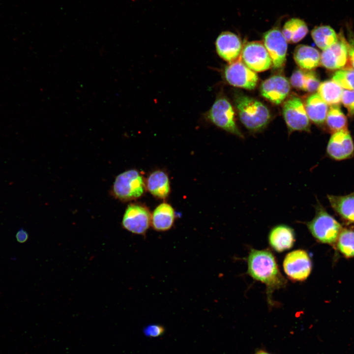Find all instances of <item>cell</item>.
<instances>
[{"instance_id": "7402d4cb", "label": "cell", "mask_w": 354, "mask_h": 354, "mask_svg": "<svg viewBox=\"0 0 354 354\" xmlns=\"http://www.w3.org/2000/svg\"><path fill=\"white\" fill-rule=\"evenodd\" d=\"M308 29L306 23L299 18H292L284 24L282 32L287 42L296 43L307 34Z\"/></svg>"}, {"instance_id": "277c9868", "label": "cell", "mask_w": 354, "mask_h": 354, "mask_svg": "<svg viewBox=\"0 0 354 354\" xmlns=\"http://www.w3.org/2000/svg\"><path fill=\"white\" fill-rule=\"evenodd\" d=\"M146 189L143 177L135 169L123 172L115 178L111 193L117 199L127 202L141 197Z\"/></svg>"}, {"instance_id": "7a4b0ae2", "label": "cell", "mask_w": 354, "mask_h": 354, "mask_svg": "<svg viewBox=\"0 0 354 354\" xmlns=\"http://www.w3.org/2000/svg\"><path fill=\"white\" fill-rule=\"evenodd\" d=\"M235 104L240 121L251 131L263 129L270 121L271 116L268 109L253 98L238 96L235 98Z\"/></svg>"}, {"instance_id": "ffe728a7", "label": "cell", "mask_w": 354, "mask_h": 354, "mask_svg": "<svg viewBox=\"0 0 354 354\" xmlns=\"http://www.w3.org/2000/svg\"><path fill=\"white\" fill-rule=\"evenodd\" d=\"M304 107L309 119L313 122L322 125L325 122L328 110V105L318 93L307 98Z\"/></svg>"}, {"instance_id": "9a60e30c", "label": "cell", "mask_w": 354, "mask_h": 354, "mask_svg": "<svg viewBox=\"0 0 354 354\" xmlns=\"http://www.w3.org/2000/svg\"><path fill=\"white\" fill-rule=\"evenodd\" d=\"M326 151L328 155L336 160L351 157L354 152V145L348 129L335 133L330 137Z\"/></svg>"}, {"instance_id": "d6a6232c", "label": "cell", "mask_w": 354, "mask_h": 354, "mask_svg": "<svg viewBox=\"0 0 354 354\" xmlns=\"http://www.w3.org/2000/svg\"><path fill=\"white\" fill-rule=\"evenodd\" d=\"M29 237L28 233L24 230L21 229L19 230L16 234V238L19 243H24L26 242Z\"/></svg>"}, {"instance_id": "ac0fdd59", "label": "cell", "mask_w": 354, "mask_h": 354, "mask_svg": "<svg viewBox=\"0 0 354 354\" xmlns=\"http://www.w3.org/2000/svg\"><path fill=\"white\" fill-rule=\"evenodd\" d=\"M175 217L173 207L168 203H163L153 210L151 214V225L156 231H167L173 227Z\"/></svg>"}, {"instance_id": "ba28073f", "label": "cell", "mask_w": 354, "mask_h": 354, "mask_svg": "<svg viewBox=\"0 0 354 354\" xmlns=\"http://www.w3.org/2000/svg\"><path fill=\"white\" fill-rule=\"evenodd\" d=\"M240 58L248 68L255 72L266 71L272 66L270 56L261 41L246 43L242 47Z\"/></svg>"}, {"instance_id": "52a82bcc", "label": "cell", "mask_w": 354, "mask_h": 354, "mask_svg": "<svg viewBox=\"0 0 354 354\" xmlns=\"http://www.w3.org/2000/svg\"><path fill=\"white\" fill-rule=\"evenodd\" d=\"M283 114L290 132L295 131H310L309 119L304 105L299 97L292 96L284 102Z\"/></svg>"}, {"instance_id": "2e32d148", "label": "cell", "mask_w": 354, "mask_h": 354, "mask_svg": "<svg viewBox=\"0 0 354 354\" xmlns=\"http://www.w3.org/2000/svg\"><path fill=\"white\" fill-rule=\"evenodd\" d=\"M268 241L270 246L278 252L290 249L295 241L294 231L288 225H277L270 231Z\"/></svg>"}, {"instance_id": "5bb4252c", "label": "cell", "mask_w": 354, "mask_h": 354, "mask_svg": "<svg viewBox=\"0 0 354 354\" xmlns=\"http://www.w3.org/2000/svg\"><path fill=\"white\" fill-rule=\"evenodd\" d=\"M290 91L288 80L281 75H273L264 81L261 85L262 95L274 104L281 103Z\"/></svg>"}, {"instance_id": "83f0119b", "label": "cell", "mask_w": 354, "mask_h": 354, "mask_svg": "<svg viewBox=\"0 0 354 354\" xmlns=\"http://www.w3.org/2000/svg\"><path fill=\"white\" fill-rule=\"evenodd\" d=\"M320 81L316 74L310 71L305 72L303 90L309 92L317 91Z\"/></svg>"}, {"instance_id": "4316f807", "label": "cell", "mask_w": 354, "mask_h": 354, "mask_svg": "<svg viewBox=\"0 0 354 354\" xmlns=\"http://www.w3.org/2000/svg\"><path fill=\"white\" fill-rule=\"evenodd\" d=\"M332 80L343 88L354 90V69H340L334 73Z\"/></svg>"}, {"instance_id": "7c38bea8", "label": "cell", "mask_w": 354, "mask_h": 354, "mask_svg": "<svg viewBox=\"0 0 354 354\" xmlns=\"http://www.w3.org/2000/svg\"><path fill=\"white\" fill-rule=\"evenodd\" d=\"M337 41L328 48L324 50L321 54V64L330 70L343 68L349 59V44L340 31Z\"/></svg>"}, {"instance_id": "603a6c76", "label": "cell", "mask_w": 354, "mask_h": 354, "mask_svg": "<svg viewBox=\"0 0 354 354\" xmlns=\"http://www.w3.org/2000/svg\"><path fill=\"white\" fill-rule=\"evenodd\" d=\"M317 90L318 93L327 105H338L341 101L343 88L332 80L320 83Z\"/></svg>"}, {"instance_id": "d4e9b609", "label": "cell", "mask_w": 354, "mask_h": 354, "mask_svg": "<svg viewBox=\"0 0 354 354\" xmlns=\"http://www.w3.org/2000/svg\"><path fill=\"white\" fill-rule=\"evenodd\" d=\"M325 121L327 128L333 133L347 129V118L338 105L330 106L328 110Z\"/></svg>"}, {"instance_id": "cb8c5ba5", "label": "cell", "mask_w": 354, "mask_h": 354, "mask_svg": "<svg viewBox=\"0 0 354 354\" xmlns=\"http://www.w3.org/2000/svg\"><path fill=\"white\" fill-rule=\"evenodd\" d=\"M311 36L316 45L323 50L334 44L338 38L335 31L327 25L314 28L311 31Z\"/></svg>"}, {"instance_id": "4dcf8cb0", "label": "cell", "mask_w": 354, "mask_h": 354, "mask_svg": "<svg viewBox=\"0 0 354 354\" xmlns=\"http://www.w3.org/2000/svg\"><path fill=\"white\" fill-rule=\"evenodd\" d=\"M165 331V329L163 326L158 324H152L145 327L143 332L147 337L156 338L164 334Z\"/></svg>"}, {"instance_id": "8992f818", "label": "cell", "mask_w": 354, "mask_h": 354, "mask_svg": "<svg viewBox=\"0 0 354 354\" xmlns=\"http://www.w3.org/2000/svg\"><path fill=\"white\" fill-rule=\"evenodd\" d=\"M283 266L285 274L290 280L301 282L309 276L312 269V263L305 250L297 249L286 255Z\"/></svg>"}, {"instance_id": "1f68e13d", "label": "cell", "mask_w": 354, "mask_h": 354, "mask_svg": "<svg viewBox=\"0 0 354 354\" xmlns=\"http://www.w3.org/2000/svg\"><path fill=\"white\" fill-rule=\"evenodd\" d=\"M348 44H349V59L352 66L354 68V34L351 30L350 27H348Z\"/></svg>"}, {"instance_id": "9c48e42d", "label": "cell", "mask_w": 354, "mask_h": 354, "mask_svg": "<svg viewBox=\"0 0 354 354\" xmlns=\"http://www.w3.org/2000/svg\"><path fill=\"white\" fill-rule=\"evenodd\" d=\"M224 76L230 85L247 89H254L258 81L256 72L248 68L241 60L240 57L225 67Z\"/></svg>"}, {"instance_id": "8fae6325", "label": "cell", "mask_w": 354, "mask_h": 354, "mask_svg": "<svg viewBox=\"0 0 354 354\" xmlns=\"http://www.w3.org/2000/svg\"><path fill=\"white\" fill-rule=\"evenodd\" d=\"M264 44L271 59L272 67L275 69L283 67L286 62L287 41L282 31L273 28L264 34Z\"/></svg>"}, {"instance_id": "5b68a950", "label": "cell", "mask_w": 354, "mask_h": 354, "mask_svg": "<svg viewBox=\"0 0 354 354\" xmlns=\"http://www.w3.org/2000/svg\"><path fill=\"white\" fill-rule=\"evenodd\" d=\"M206 119L217 127L237 136L243 135L235 120V112L230 101L224 96L217 97L213 104L205 114Z\"/></svg>"}, {"instance_id": "484cf974", "label": "cell", "mask_w": 354, "mask_h": 354, "mask_svg": "<svg viewBox=\"0 0 354 354\" xmlns=\"http://www.w3.org/2000/svg\"><path fill=\"white\" fill-rule=\"evenodd\" d=\"M337 240L338 249L343 255L354 257V230H342Z\"/></svg>"}, {"instance_id": "4fadbf2b", "label": "cell", "mask_w": 354, "mask_h": 354, "mask_svg": "<svg viewBox=\"0 0 354 354\" xmlns=\"http://www.w3.org/2000/svg\"><path fill=\"white\" fill-rule=\"evenodd\" d=\"M215 45L218 56L229 63L240 58L242 44L240 38L234 33L222 32L217 37Z\"/></svg>"}, {"instance_id": "836d02e7", "label": "cell", "mask_w": 354, "mask_h": 354, "mask_svg": "<svg viewBox=\"0 0 354 354\" xmlns=\"http://www.w3.org/2000/svg\"><path fill=\"white\" fill-rule=\"evenodd\" d=\"M255 354H271L268 352H266L264 351H259L257 352Z\"/></svg>"}, {"instance_id": "f1b7e54d", "label": "cell", "mask_w": 354, "mask_h": 354, "mask_svg": "<svg viewBox=\"0 0 354 354\" xmlns=\"http://www.w3.org/2000/svg\"><path fill=\"white\" fill-rule=\"evenodd\" d=\"M341 101L348 110L349 115L354 116V90H343Z\"/></svg>"}, {"instance_id": "d6986e66", "label": "cell", "mask_w": 354, "mask_h": 354, "mask_svg": "<svg viewBox=\"0 0 354 354\" xmlns=\"http://www.w3.org/2000/svg\"><path fill=\"white\" fill-rule=\"evenodd\" d=\"M332 208L345 221L354 224V192L345 196L327 195Z\"/></svg>"}, {"instance_id": "44dd1931", "label": "cell", "mask_w": 354, "mask_h": 354, "mask_svg": "<svg viewBox=\"0 0 354 354\" xmlns=\"http://www.w3.org/2000/svg\"><path fill=\"white\" fill-rule=\"evenodd\" d=\"M147 188L153 196L166 198L170 192V180L167 174L161 170L154 171L147 180Z\"/></svg>"}, {"instance_id": "e0dca14e", "label": "cell", "mask_w": 354, "mask_h": 354, "mask_svg": "<svg viewBox=\"0 0 354 354\" xmlns=\"http://www.w3.org/2000/svg\"><path fill=\"white\" fill-rule=\"evenodd\" d=\"M294 59L300 69L310 71L321 64V54L315 48L306 45H297L294 53Z\"/></svg>"}, {"instance_id": "f546056e", "label": "cell", "mask_w": 354, "mask_h": 354, "mask_svg": "<svg viewBox=\"0 0 354 354\" xmlns=\"http://www.w3.org/2000/svg\"><path fill=\"white\" fill-rule=\"evenodd\" d=\"M306 71L300 69L295 70L293 73L291 77L290 83L293 87L303 90Z\"/></svg>"}, {"instance_id": "30bf717a", "label": "cell", "mask_w": 354, "mask_h": 354, "mask_svg": "<svg viewBox=\"0 0 354 354\" xmlns=\"http://www.w3.org/2000/svg\"><path fill=\"white\" fill-rule=\"evenodd\" d=\"M149 210L145 206L131 204L126 207L122 220V228L133 234L145 235L151 225Z\"/></svg>"}, {"instance_id": "3957f363", "label": "cell", "mask_w": 354, "mask_h": 354, "mask_svg": "<svg viewBox=\"0 0 354 354\" xmlns=\"http://www.w3.org/2000/svg\"><path fill=\"white\" fill-rule=\"evenodd\" d=\"M315 208L314 217L306 223L308 229L312 236L321 242L334 243L342 230L341 225L319 203Z\"/></svg>"}, {"instance_id": "6da1fadb", "label": "cell", "mask_w": 354, "mask_h": 354, "mask_svg": "<svg viewBox=\"0 0 354 354\" xmlns=\"http://www.w3.org/2000/svg\"><path fill=\"white\" fill-rule=\"evenodd\" d=\"M247 260L248 274L266 285L268 303L272 305L271 295L287 283L274 255L268 250L251 249Z\"/></svg>"}]
</instances>
